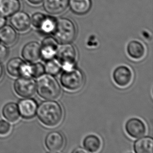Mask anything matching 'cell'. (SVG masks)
Listing matches in <instances>:
<instances>
[{
	"label": "cell",
	"instance_id": "obj_1",
	"mask_svg": "<svg viewBox=\"0 0 153 153\" xmlns=\"http://www.w3.org/2000/svg\"><path fill=\"white\" fill-rule=\"evenodd\" d=\"M40 121L48 126H56L63 118V110L58 102L49 100L42 102L37 110Z\"/></svg>",
	"mask_w": 153,
	"mask_h": 153
},
{
	"label": "cell",
	"instance_id": "obj_2",
	"mask_svg": "<svg viewBox=\"0 0 153 153\" xmlns=\"http://www.w3.org/2000/svg\"><path fill=\"white\" fill-rule=\"evenodd\" d=\"M54 38L60 44H70L76 35V29L72 21L66 18H61L56 21V25L52 31Z\"/></svg>",
	"mask_w": 153,
	"mask_h": 153
},
{
	"label": "cell",
	"instance_id": "obj_3",
	"mask_svg": "<svg viewBox=\"0 0 153 153\" xmlns=\"http://www.w3.org/2000/svg\"><path fill=\"white\" fill-rule=\"evenodd\" d=\"M36 91L41 97L46 100H55L61 94L59 84L51 75H42L39 77Z\"/></svg>",
	"mask_w": 153,
	"mask_h": 153
},
{
	"label": "cell",
	"instance_id": "obj_4",
	"mask_svg": "<svg viewBox=\"0 0 153 153\" xmlns=\"http://www.w3.org/2000/svg\"><path fill=\"white\" fill-rule=\"evenodd\" d=\"M84 77L83 73L78 69H66L62 73L60 82L63 87L70 91H76L83 86Z\"/></svg>",
	"mask_w": 153,
	"mask_h": 153
},
{
	"label": "cell",
	"instance_id": "obj_5",
	"mask_svg": "<svg viewBox=\"0 0 153 153\" xmlns=\"http://www.w3.org/2000/svg\"><path fill=\"white\" fill-rule=\"evenodd\" d=\"M57 61L66 69L72 68L76 59L77 53L74 46L64 44L56 52Z\"/></svg>",
	"mask_w": 153,
	"mask_h": 153
},
{
	"label": "cell",
	"instance_id": "obj_6",
	"mask_svg": "<svg viewBox=\"0 0 153 153\" xmlns=\"http://www.w3.org/2000/svg\"><path fill=\"white\" fill-rule=\"evenodd\" d=\"M14 89L19 96L30 97L35 93L36 83L31 77L19 76L15 82Z\"/></svg>",
	"mask_w": 153,
	"mask_h": 153
},
{
	"label": "cell",
	"instance_id": "obj_7",
	"mask_svg": "<svg viewBox=\"0 0 153 153\" xmlns=\"http://www.w3.org/2000/svg\"><path fill=\"white\" fill-rule=\"evenodd\" d=\"M10 17V24L17 31L24 32L29 29L31 21L30 17L26 13L19 10Z\"/></svg>",
	"mask_w": 153,
	"mask_h": 153
},
{
	"label": "cell",
	"instance_id": "obj_8",
	"mask_svg": "<svg viewBox=\"0 0 153 153\" xmlns=\"http://www.w3.org/2000/svg\"><path fill=\"white\" fill-rule=\"evenodd\" d=\"M133 74L130 68L125 65L118 66L114 70L113 79L120 87H126L132 79Z\"/></svg>",
	"mask_w": 153,
	"mask_h": 153
},
{
	"label": "cell",
	"instance_id": "obj_9",
	"mask_svg": "<svg viewBox=\"0 0 153 153\" xmlns=\"http://www.w3.org/2000/svg\"><path fill=\"white\" fill-rule=\"evenodd\" d=\"M126 132L131 137L137 139L143 137L146 132L144 123L138 118H131L126 124Z\"/></svg>",
	"mask_w": 153,
	"mask_h": 153
},
{
	"label": "cell",
	"instance_id": "obj_10",
	"mask_svg": "<svg viewBox=\"0 0 153 153\" xmlns=\"http://www.w3.org/2000/svg\"><path fill=\"white\" fill-rule=\"evenodd\" d=\"M19 114L23 118L31 119L37 113L38 105L37 102L31 98L21 100L18 105Z\"/></svg>",
	"mask_w": 153,
	"mask_h": 153
},
{
	"label": "cell",
	"instance_id": "obj_11",
	"mask_svg": "<svg viewBox=\"0 0 153 153\" xmlns=\"http://www.w3.org/2000/svg\"><path fill=\"white\" fill-rule=\"evenodd\" d=\"M45 145L49 151L51 152L60 151L64 146V137L59 132H51L46 137Z\"/></svg>",
	"mask_w": 153,
	"mask_h": 153
},
{
	"label": "cell",
	"instance_id": "obj_12",
	"mask_svg": "<svg viewBox=\"0 0 153 153\" xmlns=\"http://www.w3.org/2000/svg\"><path fill=\"white\" fill-rule=\"evenodd\" d=\"M22 54L27 62H36L42 56L41 46L37 42H30L24 47Z\"/></svg>",
	"mask_w": 153,
	"mask_h": 153
},
{
	"label": "cell",
	"instance_id": "obj_13",
	"mask_svg": "<svg viewBox=\"0 0 153 153\" xmlns=\"http://www.w3.org/2000/svg\"><path fill=\"white\" fill-rule=\"evenodd\" d=\"M69 2L70 0H44V9L50 14H60L66 10Z\"/></svg>",
	"mask_w": 153,
	"mask_h": 153
},
{
	"label": "cell",
	"instance_id": "obj_14",
	"mask_svg": "<svg viewBox=\"0 0 153 153\" xmlns=\"http://www.w3.org/2000/svg\"><path fill=\"white\" fill-rule=\"evenodd\" d=\"M58 42L54 38L48 37L44 39L41 46V55L45 60L51 59L58 50Z\"/></svg>",
	"mask_w": 153,
	"mask_h": 153
},
{
	"label": "cell",
	"instance_id": "obj_15",
	"mask_svg": "<svg viewBox=\"0 0 153 153\" xmlns=\"http://www.w3.org/2000/svg\"><path fill=\"white\" fill-rule=\"evenodd\" d=\"M21 7L19 0H0V15L10 17L19 11Z\"/></svg>",
	"mask_w": 153,
	"mask_h": 153
},
{
	"label": "cell",
	"instance_id": "obj_16",
	"mask_svg": "<svg viewBox=\"0 0 153 153\" xmlns=\"http://www.w3.org/2000/svg\"><path fill=\"white\" fill-rule=\"evenodd\" d=\"M17 39L16 31L10 25H4L0 28V41L3 44L10 46L14 44Z\"/></svg>",
	"mask_w": 153,
	"mask_h": 153
},
{
	"label": "cell",
	"instance_id": "obj_17",
	"mask_svg": "<svg viewBox=\"0 0 153 153\" xmlns=\"http://www.w3.org/2000/svg\"><path fill=\"white\" fill-rule=\"evenodd\" d=\"M127 52L131 58L135 60H139L145 55V47L140 42L133 40L128 45Z\"/></svg>",
	"mask_w": 153,
	"mask_h": 153
},
{
	"label": "cell",
	"instance_id": "obj_18",
	"mask_svg": "<svg viewBox=\"0 0 153 153\" xmlns=\"http://www.w3.org/2000/svg\"><path fill=\"white\" fill-rule=\"evenodd\" d=\"M70 6L73 12L77 15H84L91 7V0H70Z\"/></svg>",
	"mask_w": 153,
	"mask_h": 153
},
{
	"label": "cell",
	"instance_id": "obj_19",
	"mask_svg": "<svg viewBox=\"0 0 153 153\" xmlns=\"http://www.w3.org/2000/svg\"><path fill=\"white\" fill-rule=\"evenodd\" d=\"M2 114L6 120L11 122L18 121L21 116L18 105L14 102H9L4 105Z\"/></svg>",
	"mask_w": 153,
	"mask_h": 153
},
{
	"label": "cell",
	"instance_id": "obj_20",
	"mask_svg": "<svg viewBox=\"0 0 153 153\" xmlns=\"http://www.w3.org/2000/svg\"><path fill=\"white\" fill-rule=\"evenodd\" d=\"M153 140L151 137H142L135 142L134 149L137 153H152Z\"/></svg>",
	"mask_w": 153,
	"mask_h": 153
},
{
	"label": "cell",
	"instance_id": "obj_21",
	"mask_svg": "<svg viewBox=\"0 0 153 153\" xmlns=\"http://www.w3.org/2000/svg\"><path fill=\"white\" fill-rule=\"evenodd\" d=\"M25 63L21 58H14L10 59L6 66L9 74L14 77L21 76Z\"/></svg>",
	"mask_w": 153,
	"mask_h": 153
},
{
	"label": "cell",
	"instance_id": "obj_22",
	"mask_svg": "<svg viewBox=\"0 0 153 153\" xmlns=\"http://www.w3.org/2000/svg\"><path fill=\"white\" fill-rule=\"evenodd\" d=\"M83 145L87 152L94 153L100 150L102 146V142L100 138L96 135H89L84 140Z\"/></svg>",
	"mask_w": 153,
	"mask_h": 153
},
{
	"label": "cell",
	"instance_id": "obj_23",
	"mask_svg": "<svg viewBox=\"0 0 153 153\" xmlns=\"http://www.w3.org/2000/svg\"><path fill=\"white\" fill-rule=\"evenodd\" d=\"M45 71L50 75H56L61 71V65L58 61L50 59L45 66Z\"/></svg>",
	"mask_w": 153,
	"mask_h": 153
},
{
	"label": "cell",
	"instance_id": "obj_24",
	"mask_svg": "<svg viewBox=\"0 0 153 153\" xmlns=\"http://www.w3.org/2000/svg\"><path fill=\"white\" fill-rule=\"evenodd\" d=\"M56 20L51 17L46 16L40 27V29L44 33H52L56 25Z\"/></svg>",
	"mask_w": 153,
	"mask_h": 153
},
{
	"label": "cell",
	"instance_id": "obj_25",
	"mask_svg": "<svg viewBox=\"0 0 153 153\" xmlns=\"http://www.w3.org/2000/svg\"><path fill=\"white\" fill-rule=\"evenodd\" d=\"M31 77L38 78L44 75L45 72V68L41 63H36L31 64Z\"/></svg>",
	"mask_w": 153,
	"mask_h": 153
},
{
	"label": "cell",
	"instance_id": "obj_26",
	"mask_svg": "<svg viewBox=\"0 0 153 153\" xmlns=\"http://www.w3.org/2000/svg\"><path fill=\"white\" fill-rule=\"evenodd\" d=\"M46 17V16L41 13H35L30 19L31 24L33 27L40 29Z\"/></svg>",
	"mask_w": 153,
	"mask_h": 153
},
{
	"label": "cell",
	"instance_id": "obj_27",
	"mask_svg": "<svg viewBox=\"0 0 153 153\" xmlns=\"http://www.w3.org/2000/svg\"><path fill=\"white\" fill-rule=\"evenodd\" d=\"M11 130V126L5 120H0V135L7 134Z\"/></svg>",
	"mask_w": 153,
	"mask_h": 153
},
{
	"label": "cell",
	"instance_id": "obj_28",
	"mask_svg": "<svg viewBox=\"0 0 153 153\" xmlns=\"http://www.w3.org/2000/svg\"><path fill=\"white\" fill-rule=\"evenodd\" d=\"M8 56V50L5 46L0 44V62H4Z\"/></svg>",
	"mask_w": 153,
	"mask_h": 153
},
{
	"label": "cell",
	"instance_id": "obj_29",
	"mask_svg": "<svg viewBox=\"0 0 153 153\" xmlns=\"http://www.w3.org/2000/svg\"><path fill=\"white\" fill-rule=\"evenodd\" d=\"M6 22V19L5 17L0 15V28H1L4 25H5Z\"/></svg>",
	"mask_w": 153,
	"mask_h": 153
},
{
	"label": "cell",
	"instance_id": "obj_30",
	"mask_svg": "<svg viewBox=\"0 0 153 153\" xmlns=\"http://www.w3.org/2000/svg\"><path fill=\"white\" fill-rule=\"evenodd\" d=\"M29 3L33 5H37L42 3L44 0H28Z\"/></svg>",
	"mask_w": 153,
	"mask_h": 153
},
{
	"label": "cell",
	"instance_id": "obj_31",
	"mask_svg": "<svg viewBox=\"0 0 153 153\" xmlns=\"http://www.w3.org/2000/svg\"><path fill=\"white\" fill-rule=\"evenodd\" d=\"M74 153H83V152H87L85 149H77L74 151H73Z\"/></svg>",
	"mask_w": 153,
	"mask_h": 153
},
{
	"label": "cell",
	"instance_id": "obj_32",
	"mask_svg": "<svg viewBox=\"0 0 153 153\" xmlns=\"http://www.w3.org/2000/svg\"><path fill=\"white\" fill-rule=\"evenodd\" d=\"M3 74V68L2 65V64L0 63V79L2 78V76Z\"/></svg>",
	"mask_w": 153,
	"mask_h": 153
}]
</instances>
